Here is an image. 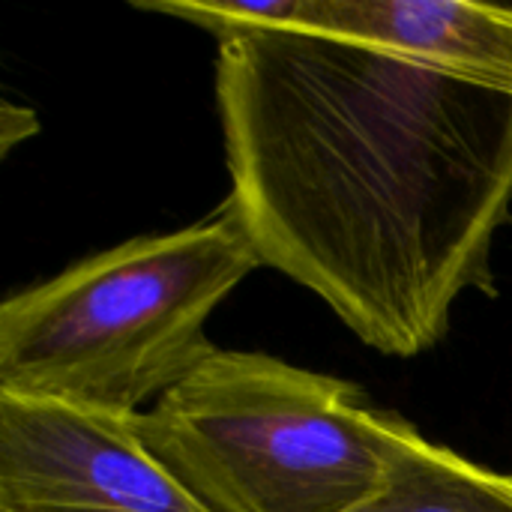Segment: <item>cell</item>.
Segmentation results:
<instances>
[{
    "mask_svg": "<svg viewBox=\"0 0 512 512\" xmlns=\"http://www.w3.org/2000/svg\"><path fill=\"white\" fill-rule=\"evenodd\" d=\"M231 207L264 267L390 357L435 348L465 291L498 297L512 96L321 30L219 42Z\"/></svg>",
    "mask_w": 512,
    "mask_h": 512,
    "instance_id": "1",
    "label": "cell"
},
{
    "mask_svg": "<svg viewBox=\"0 0 512 512\" xmlns=\"http://www.w3.org/2000/svg\"><path fill=\"white\" fill-rule=\"evenodd\" d=\"M261 267L231 207L171 234L132 237L0 306V393L141 414L213 351L204 324Z\"/></svg>",
    "mask_w": 512,
    "mask_h": 512,
    "instance_id": "2",
    "label": "cell"
},
{
    "mask_svg": "<svg viewBox=\"0 0 512 512\" xmlns=\"http://www.w3.org/2000/svg\"><path fill=\"white\" fill-rule=\"evenodd\" d=\"M138 429L207 512H354L420 435L348 381L222 348Z\"/></svg>",
    "mask_w": 512,
    "mask_h": 512,
    "instance_id": "3",
    "label": "cell"
},
{
    "mask_svg": "<svg viewBox=\"0 0 512 512\" xmlns=\"http://www.w3.org/2000/svg\"><path fill=\"white\" fill-rule=\"evenodd\" d=\"M0 512H207L150 453L138 414L0 393Z\"/></svg>",
    "mask_w": 512,
    "mask_h": 512,
    "instance_id": "4",
    "label": "cell"
},
{
    "mask_svg": "<svg viewBox=\"0 0 512 512\" xmlns=\"http://www.w3.org/2000/svg\"><path fill=\"white\" fill-rule=\"evenodd\" d=\"M303 30L384 45L512 96V6L465 0H309Z\"/></svg>",
    "mask_w": 512,
    "mask_h": 512,
    "instance_id": "5",
    "label": "cell"
},
{
    "mask_svg": "<svg viewBox=\"0 0 512 512\" xmlns=\"http://www.w3.org/2000/svg\"><path fill=\"white\" fill-rule=\"evenodd\" d=\"M354 512H512V477L417 435Z\"/></svg>",
    "mask_w": 512,
    "mask_h": 512,
    "instance_id": "6",
    "label": "cell"
},
{
    "mask_svg": "<svg viewBox=\"0 0 512 512\" xmlns=\"http://www.w3.org/2000/svg\"><path fill=\"white\" fill-rule=\"evenodd\" d=\"M135 9L183 18L219 42L249 30L306 27L309 0H135Z\"/></svg>",
    "mask_w": 512,
    "mask_h": 512,
    "instance_id": "7",
    "label": "cell"
},
{
    "mask_svg": "<svg viewBox=\"0 0 512 512\" xmlns=\"http://www.w3.org/2000/svg\"><path fill=\"white\" fill-rule=\"evenodd\" d=\"M39 132V120L33 108L15 105V102H3L0 105V147L3 153H9L15 144H21L24 138Z\"/></svg>",
    "mask_w": 512,
    "mask_h": 512,
    "instance_id": "8",
    "label": "cell"
}]
</instances>
